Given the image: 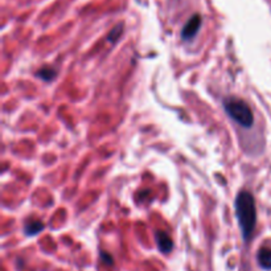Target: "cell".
Wrapping results in <instances>:
<instances>
[{
	"instance_id": "3957f363",
	"label": "cell",
	"mask_w": 271,
	"mask_h": 271,
	"mask_svg": "<svg viewBox=\"0 0 271 271\" xmlns=\"http://www.w3.org/2000/svg\"><path fill=\"white\" fill-rule=\"evenodd\" d=\"M200 25H201V17L196 13L188 20V23L185 24L184 28H183V32H181L183 40H189V38L195 37L199 32Z\"/></svg>"
},
{
	"instance_id": "ba28073f",
	"label": "cell",
	"mask_w": 271,
	"mask_h": 271,
	"mask_svg": "<svg viewBox=\"0 0 271 271\" xmlns=\"http://www.w3.org/2000/svg\"><path fill=\"white\" fill-rule=\"evenodd\" d=\"M121 33H122V26H118V28H114L113 32L110 33L109 40H110V41H115V37H114V36H115V34H117V36H119V34H121Z\"/></svg>"
},
{
	"instance_id": "8992f818",
	"label": "cell",
	"mask_w": 271,
	"mask_h": 271,
	"mask_svg": "<svg viewBox=\"0 0 271 271\" xmlns=\"http://www.w3.org/2000/svg\"><path fill=\"white\" fill-rule=\"evenodd\" d=\"M42 229H44V224L38 221H32L26 224L25 228H24V232H25L26 236H36V234L40 233Z\"/></svg>"
},
{
	"instance_id": "277c9868",
	"label": "cell",
	"mask_w": 271,
	"mask_h": 271,
	"mask_svg": "<svg viewBox=\"0 0 271 271\" xmlns=\"http://www.w3.org/2000/svg\"><path fill=\"white\" fill-rule=\"evenodd\" d=\"M156 242H158V248L159 250L162 253H170L173 248V242L171 240V237L166 232H162V230H159L158 233H156Z\"/></svg>"
},
{
	"instance_id": "7a4b0ae2",
	"label": "cell",
	"mask_w": 271,
	"mask_h": 271,
	"mask_svg": "<svg viewBox=\"0 0 271 271\" xmlns=\"http://www.w3.org/2000/svg\"><path fill=\"white\" fill-rule=\"evenodd\" d=\"M224 107L233 121L237 122L242 127H252L254 117L249 105L242 99L238 98H228L224 102Z\"/></svg>"
},
{
	"instance_id": "6da1fadb",
	"label": "cell",
	"mask_w": 271,
	"mask_h": 271,
	"mask_svg": "<svg viewBox=\"0 0 271 271\" xmlns=\"http://www.w3.org/2000/svg\"><path fill=\"white\" fill-rule=\"evenodd\" d=\"M236 215H237L238 224L241 228L242 237L245 241H249L252 237L257 222V209L256 201L252 193L242 191L238 193L236 199Z\"/></svg>"
},
{
	"instance_id": "9c48e42d",
	"label": "cell",
	"mask_w": 271,
	"mask_h": 271,
	"mask_svg": "<svg viewBox=\"0 0 271 271\" xmlns=\"http://www.w3.org/2000/svg\"><path fill=\"white\" fill-rule=\"evenodd\" d=\"M101 256H102V260L105 261V262H106V261H107V264H109V265H113V260H111V258H110L109 254H105V253H102Z\"/></svg>"
},
{
	"instance_id": "5b68a950",
	"label": "cell",
	"mask_w": 271,
	"mask_h": 271,
	"mask_svg": "<svg viewBox=\"0 0 271 271\" xmlns=\"http://www.w3.org/2000/svg\"><path fill=\"white\" fill-rule=\"evenodd\" d=\"M257 260H258V264L262 269H266V270H270L271 269V249L262 248L257 254Z\"/></svg>"
},
{
	"instance_id": "52a82bcc",
	"label": "cell",
	"mask_w": 271,
	"mask_h": 271,
	"mask_svg": "<svg viewBox=\"0 0 271 271\" xmlns=\"http://www.w3.org/2000/svg\"><path fill=\"white\" fill-rule=\"evenodd\" d=\"M37 75L40 78L44 79V81H50V79L56 75V72H54L52 68H42L38 70Z\"/></svg>"
}]
</instances>
